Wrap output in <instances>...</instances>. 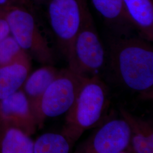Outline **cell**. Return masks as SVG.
I'll return each instance as SVG.
<instances>
[{"label":"cell","instance_id":"obj_1","mask_svg":"<svg viewBox=\"0 0 153 153\" xmlns=\"http://www.w3.org/2000/svg\"><path fill=\"white\" fill-rule=\"evenodd\" d=\"M145 39L122 34L109 42L111 66L118 79L142 98L153 97V49Z\"/></svg>","mask_w":153,"mask_h":153},{"label":"cell","instance_id":"obj_2","mask_svg":"<svg viewBox=\"0 0 153 153\" xmlns=\"http://www.w3.org/2000/svg\"><path fill=\"white\" fill-rule=\"evenodd\" d=\"M109 104L108 91L98 75L85 78L66 112L61 131L73 145L82 134L100 121Z\"/></svg>","mask_w":153,"mask_h":153},{"label":"cell","instance_id":"obj_3","mask_svg":"<svg viewBox=\"0 0 153 153\" xmlns=\"http://www.w3.org/2000/svg\"><path fill=\"white\" fill-rule=\"evenodd\" d=\"M32 4L6 9L10 34L31 59L43 65H52L55 60L53 49L41 28Z\"/></svg>","mask_w":153,"mask_h":153},{"label":"cell","instance_id":"obj_4","mask_svg":"<svg viewBox=\"0 0 153 153\" xmlns=\"http://www.w3.org/2000/svg\"><path fill=\"white\" fill-rule=\"evenodd\" d=\"M81 21L68 61L69 69L83 77L98 75L105 62V52L87 0H78Z\"/></svg>","mask_w":153,"mask_h":153},{"label":"cell","instance_id":"obj_5","mask_svg":"<svg viewBox=\"0 0 153 153\" xmlns=\"http://www.w3.org/2000/svg\"><path fill=\"white\" fill-rule=\"evenodd\" d=\"M85 78L69 68L59 71L45 91L33 113L38 128H42L47 118L57 117L68 111Z\"/></svg>","mask_w":153,"mask_h":153},{"label":"cell","instance_id":"obj_6","mask_svg":"<svg viewBox=\"0 0 153 153\" xmlns=\"http://www.w3.org/2000/svg\"><path fill=\"white\" fill-rule=\"evenodd\" d=\"M47 16L61 52L67 60L81 21L78 0H49Z\"/></svg>","mask_w":153,"mask_h":153},{"label":"cell","instance_id":"obj_7","mask_svg":"<svg viewBox=\"0 0 153 153\" xmlns=\"http://www.w3.org/2000/svg\"><path fill=\"white\" fill-rule=\"evenodd\" d=\"M130 127L124 119H114L102 126L76 153H131Z\"/></svg>","mask_w":153,"mask_h":153},{"label":"cell","instance_id":"obj_8","mask_svg":"<svg viewBox=\"0 0 153 153\" xmlns=\"http://www.w3.org/2000/svg\"><path fill=\"white\" fill-rule=\"evenodd\" d=\"M8 126L20 129L30 136L38 128L29 102L22 89L0 100V128Z\"/></svg>","mask_w":153,"mask_h":153},{"label":"cell","instance_id":"obj_9","mask_svg":"<svg viewBox=\"0 0 153 153\" xmlns=\"http://www.w3.org/2000/svg\"><path fill=\"white\" fill-rule=\"evenodd\" d=\"M126 14L141 37L153 40V0H123Z\"/></svg>","mask_w":153,"mask_h":153},{"label":"cell","instance_id":"obj_10","mask_svg":"<svg viewBox=\"0 0 153 153\" xmlns=\"http://www.w3.org/2000/svg\"><path fill=\"white\" fill-rule=\"evenodd\" d=\"M31 60L27 56L0 68V100L22 88L30 73Z\"/></svg>","mask_w":153,"mask_h":153},{"label":"cell","instance_id":"obj_11","mask_svg":"<svg viewBox=\"0 0 153 153\" xmlns=\"http://www.w3.org/2000/svg\"><path fill=\"white\" fill-rule=\"evenodd\" d=\"M123 119L130 127L131 153H153V128L150 121L134 116L126 109H120Z\"/></svg>","mask_w":153,"mask_h":153},{"label":"cell","instance_id":"obj_12","mask_svg":"<svg viewBox=\"0 0 153 153\" xmlns=\"http://www.w3.org/2000/svg\"><path fill=\"white\" fill-rule=\"evenodd\" d=\"M59 71L51 65H46L28 75L23 83L21 89L29 102L33 115L45 91Z\"/></svg>","mask_w":153,"mask_h":153},{"label":"cell","instance_id":"obj_13","mask_svg":"<svg viewBox=\"0 0 153 153\" xmlns=\"http://www.w3.org/2000/svg\"><path fill=\"white\" fill-rule=\"evenodd\" d=\"M95 10L110 27L122 34L133 28L126 14L123 0H91Z\"/></svg>","mask_w":153,"mask_h":153},{"label":"cell","instance_id":"obj_14","mask_svg":"<svg viewBox=\"0 0 153 153\" xmlns=\"http://www.w3.org/2000/svg\"><path fill=\"white\" fill-rule=\"evenodd\" d=\"M20 129L8 126L0 128V153H33L34 141Z\"/></svg>","mask_w":153,"mask_h":153},{"label":"cell","instance_id":"obj_15","mask_svg":"<svg viewBox=\"0 0 153 153\" xmlns=\"http://www.w3.org/2000/svg\"><path fill=\"white\" fill-rule=\"evenodd\" d=\"M73 146L62 134L47 133L34 141L33 153H69Z\"/></svg>","mask_w":153,"mask_h":153},{"label":"cell","instance_id":"obj_16","mask_svg":"<svg viewBox=\"0 0 153 153\" xmlns=\"http://www.w3.org/2000/svg\"><path fill=\"white\" fill-rule=\"evenodd\" d=\"M27 56L11 34L0 41V68Z\"/></svg>","mask_w":153,"mask_h":153},{"label":"cell","instance_id":"obj_17","mask_svg":"<svg viewBox=\"0 0 153 153\" xmlns=\"http://www.w3.org/2000/svg\"><path fill=\"white\" fill-rule=\"evenodd\" d=\"M6 9L0 10V41L10 35V30L5 15Z\"/></svg>","mask_w":153,"mask_h":153},{"label":"cell","instance_id":"obj_18","mask_svg":"<svg viewBox=\"0 0 153 153\" xmlns=\"http://www.w3.org/2000/svg\"><path fill=\"white\" fill-rule=\"evenodd\" d=\"M31 2L30 0H0V7L6 9L13 6L27 4Z\"/></svg>","mask_w":153,"mask_h":153},{"label":"cell","instance_id":"obj_19","mask_svg":"<svg viewBox=\"0 0 153 153\" xmlns=\"http://www.w3.org/2000/svg\"><path fill=\"white\" fill-rule=\"evenodd\" d=\"M32 3H35L36 5H43L48 2L49 0H30Z\"/></svg>","mask_w":153,"mask_h":153},{"label":"cell","instance_id":"obj_20","mask_svg":"<svg viewBox=\"0 0 153 153\" xmlns=\"http://www.w3.org/2000/svg\"><path fill=\"white\" fill-rule=\"evenodd\" d=\"M2 9H4V8H1V7H0V10H2Z\"/></svg>","mask_w":153,"mask_h":153}]
</instances>
